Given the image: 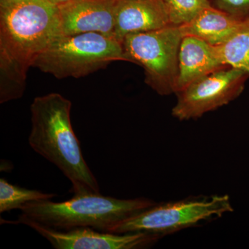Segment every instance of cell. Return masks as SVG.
<instances>
[{"label":"cell","instance_id":"obj_13","mask_svg":"<svg viewBox=\"0 0 249 249\" xmlns=\"http://www.w3.org/2000/svg\"><path fill=\"white\" fill-rule=\"evenodd\" d=\"M55 195L29 190L11 184L4 178H0V213L20 209L24 205L33 201L52 200Z\"/></svg>","mask_w":249,"mask_h":249},{"label":"cell","instance_id":"obj_16","mask_svg":"<svg viewBox=\"0 0 249 249\" xmlns=\"http://www.w3.org/2000/svg\"><path fill=\"white\" fill-rule=\"evenodd\" d=\"M216 9L240 17L249 18V0H210Z\"/></svg>","mask_w":249,"mask_h":249},{"label":"cell","instance_id":"obj_8","mask_svg":"<svg viewBox=\"0 0 249 249\" xmlns=\"http://www.w3.org/2000/svg\"><path fill=\"white\" fill-rule=\"evenodd\" d=\"M18 223L34 229L56 249H142L152 246L160 237L144 232L113 233L87 227L55 230L20 216Z\"/></svg>","mask_w":249,"mask_h":249},{"label":"cell","instance_id":"obj_3","mask_svg":"<svg viewBox=\"0 0 249 249\" xmlns=\"http://www.w3.org/2000/svg\"><path fill=\"white\" fill-rule=\"evenodd\" d=\"M157 203L146 198L121 199L101 193L74 196L69 200L33 201L21 208L20 217L55 230L91 228L109 232L113 227Z\"/></svg>","mask_w":249,"mask_h":249},{"label":"cell","instance_id":"obj_6","mask_svg":"<svg viewBox=\"0 0 249 249\" xmlns=\"http://www.w3.org/2000/svg\"><path fill=\"white\" fill-rule=\"evenodd\" d=\"M233 211L227 195L200 199L156 204L123 221L109 231L113 233L144 232L160 236L193 227L204 221L221 217Z\"/></svg>","mask_w":249,"mask_h":249},{"label":"cell","instance_id":"obj_9","mask_svg":"<svg viewBox=\"0 0 249 249\" xmlns=\"http://www.w3.org/2000/svg\"><path fill=\"white\" fill-rule=\"evenodd\" d=\"M58 9L62 35L98 33L115 37L116 0H72Z\"/></svg>","mask_w":249,"mask_h":249},{"label":"cell","instance_id":"obj_17","mask_svg":"<svg viewBox=\"0 0 249 249\" xmlns=\"http://www.w3.org/2000/svg\"><path fill=\"white\" fill-rule=\"evenodd\" d=\"M50 1L53 3L54 4L56 5V6H60L70 2L72 0H50Z\"/></svg>","mask_w":249,"mask_h":249},{"label":"cell","instance_id":"obj_1","mask_svg":"<svg viewBox=\"0 0 249 249\" xmlns=\"http://www.w3.org/2000/svg\"><path fill=\"white\" fill-rule=\"evenodd\" d=\"M71 102L58 93L34 98L31 105V148L55 165L72 185L74 196L101 193L85 161L71 122Z\"/></svg>","mask_w":249,"mask_h":249},{"label":"cell","instance_id":"obj_5","mask_svg":"<svg viewBox=\"0 0 249 249\" xmlns=\"http://www.w3.org/2000/svg\"><path fill=\"white\" fill-rule=\"evenodd\" d=\"M183 37L179 27L169 25L128 34L123 40L131 62L143 67L145 83L161 96L176 93L178 53Z\"/></svg>","mask_w":249,"mask_h":249},{"label":"cell","instance_id":"obj_7","mask_svg":"<svg viewBox=\"0 0 249 249\" xmlns=\"http://www.w3.org/2000/svg\"><path fill=\"white\" fill-rule=\"evenodd\" d=\"M249 78L247 72L231 67L206 75L176 93L172 114L179 121L199 119L238 97Z\"/></svg>","mask_w":249,"mask_h":249},{"label":"cell","instance_id":"obj_15","mask_svg":"<svg viewBox=\"0 0 249 249\" xmlns=\"http://www.w3.org/2000/svg\"><path fill=\"white\" fill-rule=\"evenodd\" d=\"M171 25L179 26L191 22L211 5L210 0H163Z\"/></svg>","mask_w":249,"mask_h":249},{"label":"cell","instance_id":"obj_4","mask_svg":"<svg viewBox=\"0 0 249 249\" xmlns=\"http://www.w3.org/2000/svg\"><path fill=\"white\" fill-rule=\"evenodd\" d=\"M131 62L122 42L98 33L62 35L36 59L33 67L58 79L82 78L111 62Z\"/></svg>","mask_w":249,"mask_h":249},{"label":"cell","instance_id":"obj_11","mask_svg":"<svg viewBox=\"0 0 249 249\" xmlns=\"http://www.w3.org/2000/svg\"><path fill=\"white\" fill-rule=\"evenodd\" d=\"M227 67L219 58L215 46L194 36H184L178 53V74L175 93L196 80Z\"/></svg>","mask_w":249,"mask_h":249},{"label":"cell","instance_id":"obj_12","mask_svg":"<svg viewBox=\"0 0 249 249\" xmlns=\"http://www.w3.org/2000/svg\"><path fill=\"white\" fill-rule=\"evenodd\" d=\"M178 27L183 37L194 36L216 46L249 29V18L233 16L211 6L191 22Z\"/></svg>","mask_w":249,"mask_h":249},{"label":"cell","instance_id":"obj_2","mask_svg":"<svg viewBox=\"0 0 249 249\" xmlns=\"http://www.w3.org/2000/svg\"><path fill=\"white\" fill-rule=\"evenodd\" d=\"M62 35L58 6L50 0H0V60L29 70Z\"/></svg>","mask_w":249,"mask_h":249},{"label":"cell","instance_id":"obj_10","mask_svg":"<svg viewBox=\"0 0 249 249\" xmlns=\"http://www.w3.org/2000/svg\"><path fill=\"white\" fill-rule=\"evenodd\" d=\"M171 25L163 0H116L115 37Z\"/></svg>","mask_w":249,"mask_h":249},{"label":"cell","instance_id":"obj_14","mask_svg":"<svg viewBox=\"0 0 249 249\" xmlns=\"http://www.w3.org/2000/svg\"><path fill=\"white\" fill-rule=\"evenodd\" d=\"M215 48L224 65L249 73V29L216 45Z\"/></svg>","mask_w":249,"mask_h":249}]
</instances>
